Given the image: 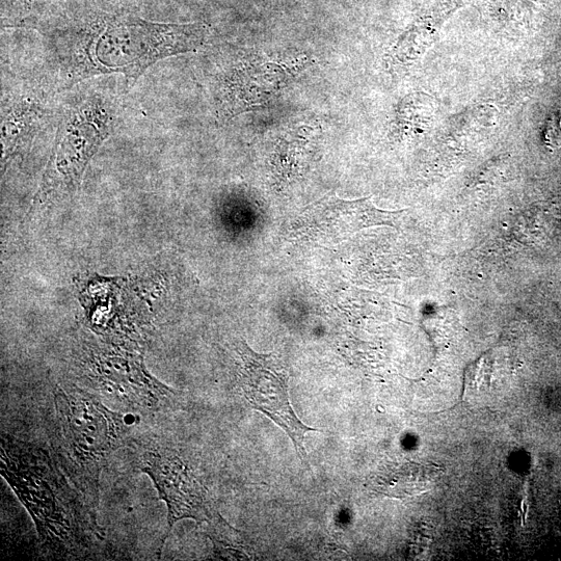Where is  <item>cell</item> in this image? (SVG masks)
Listing matches in <instances>:
<instances>
[{
	"mask_svg": "<svg viewBox=\"0 0 561 561\" xmlns=\"http://www.w3.org/2000/svg\"><path fill=\"white\" fill-rule=\"evenodd\" d=\"M23 28L43 37L48 84L55 92L100 75L120 74L128 85L136 84L157 62L197 50L209 31L201 22L160 23L100 10L48 21L32 18Z\"/></svg>",
	"mask_w": 561,
	"mask_h": 561,
	"instance_id": "6da1fadb",
	"label": "cell"
},
{
	"mask_svg": "<svg viewBox=\"0 0 561 561\" xmlns=\"http://www.w3.org/2000/svg\"><path fill=\"white\" fill-rule=\"evenodd\" d=\"M56 459L43 448L3 436L2 476L32 517L43 545L76 554L98 536L96 514L66 482Z\"/></svg>",
	"mask_w": 561,
	"mask_h": 561,
	"instance_id": "7a4b0ae2",
	"label": "cell"
},
{
	"mask_svg": "<svg viewBox=\"0 0 561 561\" xmlns=\"http://www.w3.org/2000/svg\"><path fill=\"white\" fill-rule=\"evenodd\" d=\"M52 446L56 461L96 514L100 476L123 446L129 427L123 414L106 407L94 394L76 386L55 391Z\"/></svg>",
	"mask_w": 561,
	"mask_h": 561,
	"instance_id": "3957f363",
	"label": "cell"
},
{
	"mask_svg": "<svg viewBox=\"0 0 561 561\" xmlns=\"http://www.w3.org/2000/svg\"><path fill=\"white\" fill-rule=\"evenodd\" d=\"M119 105L101 91L75 94L65 105L34 207L75 194L102 144L114 133Z\"/></svg>",
	"mask_w": 561,
	"mask_h": 561,
	"instance_id": "277c9868",
	"label": "cell"
},
{
	"mask_svg": "<svg viewBox=\"0 0 561 561\" xmlns=\"http://www.w3.org/2000/svg\"><path fill=\"white\" fill-rule=\"evenodd\" d=\"M237 364V384L248 404L273 420L289 436L307 463L305 436L319 432L302 422L293 411L289 397V371L275 354L254 352L245 340L234 344Z\"/></svg>",
	"mask_w": 561,
	"mask_h": 561,
	"instance_id": "5b68a950",
	"label": "cell"
},
{
	"mask_svg": "<svg viewBox=\"0 0 561 561\" xmlns=\"http://www.w3.org/2000/svg\"><path fill=\"white\" fill-rule=\"evenodd\" d=\"M140 468L151 478L160 500L167 505L168 530L163 545L177 522L192 519L200 524L208 523L216 515L206 488L175 449L153 447L145 450Z\"/></svg>",
	"mask_w": 561,
	"mask_h": 561,
	"instance_id": "8992f818",
	"label": "cell"
},
{
	"mask_svg": "<svg viewBox=\"0 0 561 561\" xmlns=\"http://www.w3.org/2000/svg\"><path fill=\"white\" fill-rule=\"evenodd\" d=\"M88 381L92 389L130 411L155 413L171 402L175 391L156 380L143 361L133 355H94Z\"/></svg>",
	"mask_w": 561,
	"mask_h": 561,
	"instance_id": "52a82bcc",
	"label": "cell"
},
{
	"mask_svg": "<svg viewBox=\"0 0 561 561\" xmlns=\"http://www.w3.org/2000/svg\"><path fill=\"white\" fill-rule=\"evenodd\" d=\"M402 213L379 209L371 197L349 201L329 195L300 213L292 234L305 243L336 245L365 228L394 226Z\"/></svg>",
	"mask_w": 561,
	"mask_h": 561,
	"instance_id": "ba28073f",
	"label": "cell"
},
{
	"mask_svg": "<svg viewBox=\"0 0 561 561\" xmlns=\"http://www.w3.org/2000/svg\"><path fill=\"white\" fill-rule=\"evenodd\" d=\"M50 90L38 85H21L6 92L3 90V165L31 147L47 119Z\"/></svg>",
	"mask_w": 561,
	"mask_h": 561,
	"instance_id": "9c48e42d",
	"label": "cell"
},
{
	"mask_svg": "<svg viewBox=\"0 0 561 561\" xmlns=\"http://www.w3.org/2000/svg\"><path fill=\"white\" fill-rule=\"evenodd\" d=\"M440 473L434 465L407 463L381 478L382 492L391 497L416 496L432 488Z\"/></svg>",
	"mask_w": 561,
	"mask_h": 561,
	"instance_id": "30bf717a",
	"label": "cell"
},
{
	"mask_svg": "<svg viewBox=\"0 0 561 561\" xmlns=\"http://www.w3.org/2000/svg\"><path fill=\"white\" fill-rule=\"evenodd\" d=\"M208 537L217 556L223 559H246L239 531L231 527L217 512L208 522Z\"/></svg>",
	"mask_w": 561,
	"mask_h": 561,
	"instance_id": "8fae6325",
	"label": "cell"
},
{
	"mask_svg": "<svg viewBox=\"0 0 561 561\" xmlns=\"http://www.w3.org/2000/svg\"><path fill=\"white\" fill-rule=\"evenodd\" d=\"M36 0H2V20L6 28H21L32 19Z\"/></svg>",
	"mask_w": 561,
	"mask_h": 561,
	"instance_id": "7c38bea8",
	"label": "cell"
}]
</instances>
